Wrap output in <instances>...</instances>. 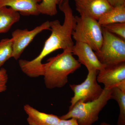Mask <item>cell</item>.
Wrapping results in <instances>:
<instances>
[{"label":"cell","mask_w":125,"mask_h":125,"mask_svg":"<svg viewBox=\"0 0 125 125\" xmlns=\"http://www.w3.org/2000/svg\"><path fill=\"white\" fill-rule=\"evenodd\" d=\"M97 79L98 83L104 84L106 89L116 87L125 80V62L106 66L99 71Z\"/></svg>","instance_id":"obj_8"},{"label":"cell","mask_w":125,"mask_h":125,"mask_svg":"<svg viewBox=\"0 0 125 125\" xmlns=\"http://www.w3.org/2000/svg\"><path fill=\"white\" fill-rule=\"evenodd\" d=\"M57 125H79L75 119L71 118L70 119H60Z\"/></svg>","instance_id":"obj_20"},{"label":"cell","mask_w":125,"mask_h":125,"mask_svg":"<svg viewBox=\"0 0 125 125\" xmlns=\"http://www.w3.org/2000/svg\"><path fill=\"white\" fill-rule=\"evenodd\" d=\"M8 75L7 70L5 68L0 69V94L4 92L7 89Z\"/></svg>","instance_id":"obj_19"},{"label":"cell","mask_w":125,"mask_h":125,"mask_svg":"<svg viewBox=\"0 0 125 125\" xmlns=\"http://www.w3.org/2000/svg\"><path fill=\"white\" fill-rule=\"evenodd\" d=\"M13 40L11 38H4L0 41V69L7 61L12 57Z\"/></svg>","instance_id":"obj_16"},{"label":"cell","mask_w":125,"mask_h":125,"mask_svg":"<svg viewBox=\"0 0 125 125\" xmlns=\"http://www.w3.org/2000/svg\"><path fill=\"white\" fill-rule=\"evenodd\" d=\"M111 99V89L104 88L98 98L88 102L79 101L60 118L64 120L74 118L79 125H92L98 121L100 112Z\"/></svg>","instance_id":"obj_3"},{"label":"cell","mask_w":125,"mask_h":125,"mask_svg":"<svg viewBox=\"0 0 125 125\" xmlns=\"http://www.w3.org/2000/svg\"><path fill=\"white\" fill-rule=\"evenodd\" d=\"M71 51L73 55L78 56V62L85 66L88 71H98L106 66L100 62L92 47L86 43L75 42Z\"/></svg>","instance_id":"obj_9"},{"label":"cell","mask_w":125,"mask_h":125,"mask_svg":"<svg viewBox=\"0 0 125 125\" xmlns=\"http://www.w3.org/2000/svg\"><path fill=\"white\" fill-rule=\"evenodd\" d=\"M98 21L102 27L115 23H125V5L113 7L103 14Z\"/></svg>","instance_id":"obj_14"},{"label":"cell","mask_w":125,"mask_h":125,"mask_svg":"<svg viewBox=\"0 0 125 125\" xmlns=\"http://www.w3.org/2000/svg\"><path fill=\"white\" fill-rule=\"evenodd\" d=\"M100 125H111L110 124H108V123H106V122H103L101 123Z\"/></svg>","instance_id":"obj_23"},{"label":"cell","mask_w":125,"mask_h":125,"mask_svg":"<svg viewBox=\"0 0 125 125\" xmlns=\"http://www.w3.org/2000/svg\"><path fill=\"white\" fill-rule=\"evenodd\" d=\"M98 72L96 70L88 71L87 78L83 83L80 84H70V87L73 92L74 96L71 99L69 109L79 101L83 102H91L96 100L101 96L104 89L97 81Z\"/></svg>","instance_id":"obj_6"},{"label":"cell","mask_w":125,"mask_h":125,"mask_svg":"<svg viewBox=\"0 0 125 125\" xmlns=\"http://www.w3.org/2000/svg\"><path fill=\"white\" fill-rule=\"evenodd\" d=\"M61 0H42L38 6L40 14L53 16L57 13V6L60 3Z\"/></svg>","instance_id":"obj_17"},{"label":"cell","mask_w":125,"mask_h":125,"mask_svg":"<svg viewBox=\"0 0 125 125\" xmlns=\"http://www.w3.org/2000/svg\"><path fill=\"white\" fill-rule=\"evenodd\" d=\"M113 7L125 5V0H106Z\"/></svg>","instance_id":"obj_21"},{"label":"cell","mask_w":125,"mask_h":125,"mask_svg":"<svg viewBox=\"0 0 125 125\" xmlns=\"http://www.w3.org/2000/svg\"><path fill=\"white\" fill-rule=\"evenodd\" d=\"M20 14L11 7H0V33H6L20 20Z\"/></svg>","instance_id":"obj_13"},{"label":"cell","mask_w":125,"mask_h":125,"mask_svg":"<svg viewBox=\"0 0 125 125\" xmlns=\"http://www.w3.org/2000/svg\"><path fill=\"white\" fill-rule=\"evenodd\" d=\"M119 89L123 92H125V80L121 82L116 86Z\"/></svg>","instance_id":"obj_22"},{"label":"cell","mask_w":125,"mask_h":125,"mask_svg":"<svg viewBox=\"0 0 125 125\" xmlns=\"http://www.w3.org/2000/svg\"><path fill=\"white\" fill-rule=\"evenodd\" d=\"M24 109L28 115L27 121L29 125H57L61 119L54 114L39 111L29 104L24 105Z\"/></svg>","instance_id":"obj_12"},{"label":"cell","mask_w":125,"mask_h":125,"mask_svg":"<svg viewBox=\"0 0 125 125\" xmlns=\"http://www.w3.org/2000/svg\"><path fill=\"white\" fill-rule=\"evenodd\" d=\"M76 10L80 15H85L98 20L113 7L106 0H74Z\"/></svg>","instance_id":"obj_10"},{"label":"cell","mask_w":125,"mask_h":125,"mask_svg":"<svg viewBox=\"0 0 125 125\" xmlns=\"http://www.w3.org/2000/svg\"><path fill=\"white\" fill-rule=\"evenodd\" d=\"M111 98L116 101L120 108L117 125H125V92L113 87L111 89Z\"/></svg>","instance_id":"obj_15"},{"label":"cell","mask_w":125,"mask_h":125,"mask_svg":"<svg viewBox=\"0 0 125 125\" xmlns=\"http://www.w3.org/2000/svg\"><path fill=\"white\" fill-rule=\"evenodd\" d=\"M102 27L111 33L125 40V23H115Z\"/></svg>","instance_id":"obj_18"},{"label":"cell","mask_w":125,"mask_h":125,"mask_svg":"<svg viewBox=\"0 0 125 125\" xmlns=\"http://www.w3.org/2000/svg\"><path fill=\"white\" fill-rule=\"evenodd\" d=\"M102 28V43L94 52L99 60L106 66L125 62V40Z\"/></svg>","instance_id":"obj_5"},{"label":"cell","mask_w":125,"mask_h":125,"mask_svg":"<svg viewBox=\"0 0 125 125\" xmlns=\"http://www.w3.org/2000/svg\"><path fill=\"white\" fill-rule=\"evenodd\" d=\"M63 0H61V2L60 3V4H61V3L62 2V1H63Z\"/></svg>","instance_id":"obj_24"},{"label":"cell","mask_w":125,"mask_h":125,"mask_svg":"<svg viewBox=\"0 0 125 125\" xmlns=\"http://www.w3.org/2000/svg\"><path fill=\"white\" fill-rule=\"evenodd\" d=\"M42 0H0V7L9 6L24 16H37L38 6Z\"/></svg>","instance_id":"obj_11"},{"label":"cell","mask_w":125,"mask_h":125,"mask_svg":"<svg viewBox=\"0 0 125 125\" xmlns=\"http://www.w3.org/2000/svg\"><path fill=\"white\" fill-rule=\"evenodd\" d=\"M45 30H51L49 21H47L31 30L18 29L12 33L13 53L12 57L16 60L20 58L21 54L35 37Z\"/></svg>","instance_id":"obj_7"},{"label":"cell","mask_w":125,"mask_h":125,"mask_svg":"<svg viewBox=\"0 0 125 125\" xmlns=\"http://www.w3.org/2000/svg\"><path fill=\"white\" fill-rule=\"evenodd\" d=\"M71 49L63 50L61 54L50 58L43 64L42 76L48 89L61 88L68 82L69 75L80 68L81 64L73 56Z\"/></svg>","instance_id":"obj_2"},{"label":"cell","mask_w":125,"mask_h":125,"mask_svg":"<svg viewBox=\"0 0 125 125\" xmlns=\"http://www.w3.org/2000/svg\"><path fill=\"white\" fill-rule=\"evenodd\" d=\"M58 5L64 15L63 24H61L58 20L49 22L51 34L45 42L40 54L31 61H19L21 69L23 73L31 78L42 76V61L47 56L58 49L72 50L74 44L72 40V33L76 25V21L69 1L64 0Z\"/></svg>","instance_id":"obj_1"},{"label":"cell","mask_w":125,"mask_h":125,"mask_svg":"<svg viewBox=\"0 0 125 125\" xmlns=\"http://www.w3.org/2000/svg\"><path fill=\"white\" fill-rule=\"evenodd\" d=\"M76 25L72 37L75 42L86 43L94 52H98L103 41L102 28L97 20L85 15L75 16Z\"/></svg>","instance_id":"obj_4"}]
</instances>
